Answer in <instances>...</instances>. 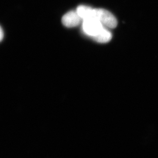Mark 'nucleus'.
<instances>
[{
  "label": "nucleus",
  "mask_w": 158,
  "mask_h": 158,
  "mask_svg": "<svg viewBox=\"0 0 158 158\" xmlns=\"http://www.w3.org/2000/svg\"><path fill=\"white\" fill-rule=\"evenodd\" d=\"M4 36V31H3V29L1 27V26H0V42L3 40Z\"/></svg>",
  "instance_id": "6"
},
{
  "label": "nucleus",
  "mask_w": 158,
  "mask_h": 158,
  "mask_svg": "<svg viewBox=\"0 0 158 158\" xmlns=\"http://www.w3.org/2000/svg\"><path fill=\"white\" fill-rule=\"evenodd\" d=\"M104 26L99 20L95 18L87 19L84 20L82 29L84 32L89 37H96L103 29Z\"/></svg>",
  "instance_id": "2"
},
{
  "label": "nucleus",
  "mask_w": 158,
  "mask_h": 158,
  "mask_svg": "<svg viewBox=\"0 0 158 158\" xmlns=\"http://www.w3.org/2000/svg\"><path fill=\"white\" fill-rule=\"evenodd\" d=\"M94 9L89 6L80 5L77 8L76 11L82 20L94 18Z\"/></svg>",
  "instance_id": "4"
},
{
  "label": "nucleus",
  "mask_w": 158,
  "mask_h": 158,
  "mask_svg": "<svg viewBox=\"0 0 158 158\" xmlns=\"http://www.w3.org/2000/svg\"><path fill=\"white\" fill-rule=\"evenodd\" d=\"M112 38V34L110 31H108L106 28L104 27L103 29L101 31L96 37H94L93 39L97 42L100 43H105L108 42Z\"/></svg>",
  "instance_id": "5"
},
{
  "label": "nucleus",
  "mask_w": 158,
  "mask_h": 158,
  "mask_svg": "<svg viewBox=\"0 0 158 158\" xmlns=\"http://www.w3.org/2000/svg\"><path fill=\"white\" fill-rule=\"evenodd\" d=\"M82 19L76 11H70L64 15L62 19V22L64 26L68 28H73L78 26Z\"/></svg>",
  "instance_id": "3"
},
{
  "label": "nucleus",
  "mask_w": 158,
  "mask_h": 158,
  "mask_svg": "<svg viewBox=\"0 0 158 158\" xmlns=\"http://www.w3.org/2000/svg\"><path fill=\"white\" fill-rule=\"evenodd\" d=\"M94 17L106 27L114 28L117 26V20L115 17L106 9H94Z\"/></svg>",
  "instance_id": "1"
}]
</instances>
